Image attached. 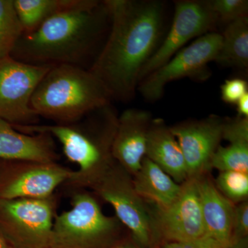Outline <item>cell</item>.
<instances>
[{
    "mask_svg": "<svg viewBox=\"0 0 248 248\" xmlns=\"http://www.w3.org/2000/svg\"><path fill=\"white\" fill-rule=\"evenodd\" d=\"M60 159L55 140L48 134H27L0 120V159L53 163Z\"/></svg>",
    "mask_w": 248,
    "mask_h": 248,
    "instance_id": "15",
    "label": "cell"
},
{
    "mask_svg": "<svg viewBox=\"0 0 248 248\" xmlns=\"http://www.w3.org/2000/svg\"><path fill=\"white\" fill-rule=\"evenodd\" d=\"M15 9L24 31H35L47 19L81 6L86 0H14Z\"/></svg>",
    "mask_w": 248,
    "mask_h": 248,
    "instance_id": "20",
    "label": "cell"
},
{
    "mask_svg": "<svg viewBox=\"0 0 248 248\" xmlns=\"http://www.w3.org/2000/svg\"><path fill=\"white\" fill-rule=\"evenodd\" d=\"M148 203L159 246L164 242H190L207 234L196 179L183 183L180 195L169 206L158 208Z\"/></svg>",
    "mask_w": 248,
    "mask_h": 248,
    "instance_id": "11",
    "label": "cell"
},
{
    "mask_svg": "<svg viewBox=\"0 0 248 248\" xmlns=\"http://www.w3.org/2000/svg\"><path fill=\"white\" fill-rule=\"evenodd\" d=\"M153 120L151 112L135 108L126 109L119 115L112 156L133 177L146 156L147 138Z\"/></svg>",
    "mask_w": 248,
    "mask_h": 248,
    "instance_id": "14",
    "label": "cell"
},
{
    "mask_svg": "<svg viewBox=\"0 0 248 248\" xmlns=\"http://www.w3.org/2000/svg\"><path fill=\"white\" fill-rule=\"evenodd\" d=\"M218 23L228 24L248 17V0H208Z\"/></svg>",
    "mask_w": 248,
    "mask_h": 248,
    "instance_id": "24",
    "label": "cell"
},
{
    "mask_svg": "<svg viewBox=\"0 0 248 248\" xmlns=\"http://www.w3.org/2000/svg\"><path fill=\"white\" fill-rule=\"evenodd\" d=\"M118 119L111 102L73 123L13 126L22 133L48 134L58 140L67 159L78 167L66 184L92 190L117 163L112 150Z\"/></svg>",
    "mask_w": 248,
    "mask_h": 248,
    "instance_id": "3",
    "label": "cell"
},
{
    "mask_svg": "<svg viewBox=\"0 0 248 248\" xmlns=\"http://www.w3.org/2000/svg\"><path fill=\"white\" fill-rule=\"evenodd\" d=\"M214 182L217 190L235 205L248 201V172L223 171Z\"/></svg>",
    "mask_w": 248,
    "mask_h": 248,
    "instance_id": "23",
    "label": "cell"
},
{
    "mask_svg": "<svg viewBox=\"0 0 248 248\" xmlns=\"http://www.w3.org/2000/svg\"><path fill=\"white\" fill-rule=\"evenodd\" d=\"M248 93V81L241 78L227 79L221 86L222 100L230 105H236Z\"/></svg>",
    "mask_w": 248,
    "mask_h": 248,
    "instance_id": "26",
    "label": "cell"
},
{
    "mask_svg": "<svg viewBox=\"0 0 248 248\" xmlns=\"http://www.w3.org/2000/svg\"><path fill=\"white\" fill-rule=\"evenodd\" d=\"M224 118L213 114L170 126L182 148L187 179H198L210 174L212 160L223 140Z\"/></svg>",
    "mask_w": 248,
    "mask_h": 248,
    "instance_id": "12",
    "label": "cell"
},
{
    "mask_svg": "<svg viewBox=\"0 0 248 248\" xmlns=\"http://www.w3.org/2000/svg\"><path fill=\"white\" fill-rule=\"evenodd\" d=\"M52 67L25 63L11 56L0 60V120L23 126L39 124L40 117L31 107V99Z\"/></svg>",
    "mask_w": 248,
    "mask_h": 248,
    "instance_id": "9",
    "label": "cell"
},
{
    "mask_svg": "<svg viewBox=\"0 0 248 248\" xmlns=\"http://www.w3.org/2000/svg\"><path fill=\"white\" fill-rule=\"evenodd\" d=\"M156 248H183L182 244L179 242H164Z\"/></svg>",
    "mask_w": 248,
    "mask_h": 248,
    "instance_id": "32",
    "label": "cell"
},
{
    "mask_svg": "<svg viewBox=\"0 0 248 248\" xmlns=\"http://www.w3.org/2000/svg\"><path fill=\"white\" fill-rule=\"evenodd\" d=\"M218 22L208 0H178L174 2L172 24L159 48L141 72L140 82L193 40L215 32ZM140 84V83H139Z\"/></svg>",
    "mask_w": 248,
    "mask_h": 248,
    "instance_id": "10",
    "label": "cell"
},
{
    "mask_svg": "<svg viewBox=\"0 0 248 248\" xmlns=\"http://www.w3.org/2000/svg\"><path fill=\"white\" fill-rule=\"evenodd\" d=\"M56 201L0 200V235L17 248L50 247Z\"/></svg>",
    "mask_w": 248,
    "mask_h": 248,
    "instance_id": "8",
    "label": "cell"
},
{
    "mask_svg": "<svg viewBox=\"0 0 248 248\" xmlns=\"http://www.w3.org/2000/svg\"><path fill=\"white\" fill-rule=\"evenodd\" d=\"M215 62L227 68H248V17L227 24Z\"/></svg>",
    "mask_w": 248,
    "mask_h": 248,
    "instance_id": "19",
    "label": "cell"
},
{
    "mask_svg": "<svg viewBox=\"0 0 248 248\" xmlns=\"http://www.w3.org/2000/svg\"><path fill=\"white\" fill-rule=\"evenodd\" d=\"M212 169L248 172V142H232L220 146L212 160Z\"/></svg>",
    "mask_w": 248,
    "mask_h": 248,
    "instance_id": "22",
    "label": "cell"
},
{
    "mask_svg": "<svg viewBox=\"0 0 248 248\" xmlns=\"http://www.w3.org/2000/svg\"><path fill=\"white\" fill-rule=\"evenodd\" d=\"M0 248H9L7 244H6V241L3 239L1 235H0Z\"/></svg>",
    "mask_w": 248,
    "mask_h": 248,
    "instance_id": "33",
    "label": "cell"
},
{
    "mask_svg": "<svg viewBox=\"0 0 248 248\" xmlns=\"http://www.w3.org/2000/svg\"><path fill=\"white\" fill-rule=\"evenodd\" d=\"M112 102L105 86L89 70L59 65L40 81L31 105L39 117L64 124Z\"/></svg>",
    "mask_w": 248,
    "mask_h": 248,
    "instance_id": "4",
    "label": "cell"
},
{
    "mask_svg": "<svg viewBox=\"0 0 248 248\" xmlns=\"http://www.w3.org/2000/svg\"><path fill=\"white\" fill-rule=\"evenodd\" d=\"M110 26L105 0H86L81 6L60 13L32 32L23 34L11 56L31 64L89 70L107 40Z\"/></svg>",
    "mask_w": 248,
    "mask_h": 248,
    "instance_id": "2",
    "label": "cell"
},
{
    "mask_svg": "<svg viewBox=\"0 0 248 248\" xmlns=\"http://www.w3.org/2000/svg\"><path fill=\"white\" fill-rule=\"evenodd\" d=\"M180 244L183 248H225L207 234L195 241Z\"/></svg>",
    "mask_w": 248,
    "mask_h": 248,
    "instance_id": "28",
    "label": "cell"
},
{
    "mask_svg": "<svg viewBox=\"0 0 248 248\" xmlns=\"http://www.w3.org/2000/svg\"><path fill=\"white\" fill-rule=\"evenodd\" d=\"M92 190L113 208L139 247H158L149 205L135 191L131 174L116 163Z\"/></svg>",
    "mask_w": 248,
    "mask_h": 248,
    "instance_id": "6",
    "label": "cell"
},
{
    "mask_svg": "<svg viewBox=\"0 0 248 248\" xmlns=\"http://www.w3.org/2000/svg\"><path fill=\"white\" fill-rule=\"evenodd\" d=\"M135 191L143 200L158 208L171 205L180 195L182 184L145 156L141 167L133 177Z\"/></svg>",
    "mask_w": 248,
    "mask_h": 248,
    "instance_id": "18",
    "label": "cell"
},
{
    "mask_svg": "<svg viewBox=\"0 0 248 248\" xmlns=\"http://www.w3.org/2000/svg\"><path fill=\"white\" fill-rule=\"evenodd\" d=\"M222 138L229 143L248 142V118L225 117Z\"/></svg>",
    "mask_w": 248,
    "mask_h": 248,
    "instance_id": "25",
    "label": "cell"
},
{
    "mask_svg": "<svg viewBox=\"0 0 248 248\" xmlns=\"http://www.w3.org/2000/svg\"><path fill=\"white\" fill-rule=\"evenodd\" d=\"M221 45V34L216 31L199 37L142 79L138 91L148 102H155L162 98L166 85L172 81L183 78L206 81L212 75L209 63L215 62Z\"/></svg>",
    "mask_w": 248,
    "mask_h": 248,
    "instance_id": "7",
    "label": "cell"
},
{
    "mask_svg": "<svg viewBox=\"0 0 248 248\" xmlns=\"http://www.w3.org/2000/svg\"><path fill=\"white\" fill-rule=\"evenodd\" d=\"M11 162L8 175L0 183V200L50 198L74 172L57 162Z\"/></svg>",
    "mask_w": 248,
    "mask_h": 248,
    "instance_id": "13",
    "label": "cell"
},
{
    "mask_svg": "<svg viewBox=\"0 0 248 248\" xmlns=\"http://www.w3.org/2000/svg\"><path fill=\"white\" fill-rule=\"evenodd\" d=\"M210 174L196 179L204 226L208 236L228 248L232 243L235 204L217 190Z\"/></svg>",
    "mask_w": 248,
    "mask_h": 248,
    "instance_id": "16",
    "label": "cell"
},
{
    "mask_svg": "<svg viewBox=\"0 0 248 248\" xmlns=\"http://www.w3.org/2000/svg\"><path fill=\"white\" fill-rule=\"evenodd\" d=\"M246 237H248V201L235 205L232 243Z\"/></svg>",
    "mask_w": 248,
    "mask_h": 248,
    "instance_id": "27",
    "label": "cell"
},
{
    "mask_svg": "<svg viewBox=\"0 0 248 248\" xmlns=\"http://www.w3.org/2000/svg\"><path fill=\"white\" fill-rule=\"evenodd\" d=\"M110 16L107 40L89 71L112 101L135 97L143 67L164 37L166 4L161 0H105Z\"/></svg>",
    "mask_w": 248,
    "mask_h": 248,
    "instance_id": "1",
    "label": "cell"
},
{
    "mask_svg": "<svg viewBox=\"0 0 248 248\" xmlns=\"http://www.w3.org/2000/svg\"><path fill=\"white\" fill-rule=\"evenodd\" d=\"M71 208L54 219L51 248H109L120 242L124 225L115 216L105 215L92 194L77 192Z\"/></svg>",
    "mask_w": 248,
    "mask_h": 248,
    "instance_id": "5",
    "label": "cell"
},
{
    "mask_svg": "<svg viewBox=\"0 0 248 248\" xmlns=\"http://www.w3.org/2000/svg\"><path fill=\"white\" fill-rule=\"evenodd\" d=\"M146 156L179 184L187 180V166L182 148L164 120L153 118L148 138Z\"/></svg>",
    "mask_w": 248,
    "mask_h": 248,
    "instance_id": "17",
    "label": "cell"
},
{
    "mask_svg": "<svg viewBox=\"0 0 248 248\" xmlns=\"http://www.w3.org/2000/svg\"><path fill=\"white\" fill-rule=\"evenodd\" d=\"M23 33L14 0H0V60L11 56Z\"/></svg>",
    "mask_w": 248,
    "mask_h": 248,
    "instance_id": "21",
    "label": "cell"
},
{
    "mask_svg": "<svg viewBox=\"0 0 248 248\" xmlns=\"http://www.w3.org/2000/svg\"><path fill=\"white\" fill-rule=\"evenodd\" d=\"M236 106L237 116L248 118V93L239 99Z\"/></svg>",
    "mask_w": 248,
    "mask_h": 248,
    "instance_id": "29",
    "label": "cell"
},
{
    "mask_svg": "<svg viewBox=\"0 0 248 248\" xmlns=\"http://www.w3.org/2000/svg\"><path fill=\"white\" fill-rule=\"evenodd\" d=\"M228 248H248V237L234 241Z\"/></svg>",
    "mask_w": 248,
    "mask_h": 248,
    "instance_id": "30",
    "label": "cell"
},
{
    "mask_svg": "<svg viewBox=\"0 0 248 248\" xmlns=\"http://www.w3.org/2000/svg\"><path fill=\"white\" fill-rule=\"evenodd\" d=\"M109 248H140L135 242L131 243L128 241H122L113 245Z\"/></svg>",
    "mask_w": 248,
    "mask_h": 248,
    "instance_id": "31",
    "label": "cell"
}]
</instances>
